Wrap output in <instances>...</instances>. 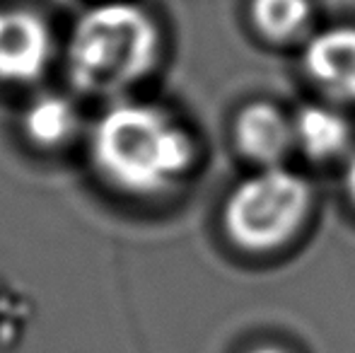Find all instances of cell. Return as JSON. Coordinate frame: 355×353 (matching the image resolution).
<instances>
[{
  "label": "cell",
  "mask_w": 355,
  "mask_h": 353,
  "mask_svg": "<svg viewBox=\"0 0 355 353\" xmlns=\"http://www.w3.org/2000/svg\"><path fill=\"white\" fill-rule=\"evenodd\" d=\"M83 146L99 184L141 203L179 191L201 157L193 128L172 107L138 92L102 102Z\"/></svg>",
  "instance_id": "6da1fadb"
},
{
  "label": "cell",
  "mask_w": 355,
  "mask_h": 353,
  "mask_svg": "<svg viewBox=\"0 0 355 353\" xmlns=\"http://www.w3.org/2000/svg\"><path fill=\"white\" fill-rule=\"evenodd\" d=\"M162 58V34L138 3L112 0L78 17L63 44L73 89L99 102L136 94Z\"/></svg>",
  "instance_id": "7a4b0ae2"
},
{
  "label": "cell",
  "mask_w": 355,
  "mask_h": 353,
  "mask_svg": "<svg viewBox=\"0 0 355 353\" xmlns=\"http://www.w3.org/2000/svg\"><path fill=\"white\" fill-rule=\"evenodd\" d=\"M314 206L312 184L278 167H257L223 203V230L234 247L254 255L281 250L304 227Z\"/></svg>",
  "instance_id": "3957f363"
},
{
  "label": "cell",
  "mask_w": 355,
  "mask_h": 353,
  "mask_svg": "<svg viewBox=\"0 0 355 353\" xmlns=\"http://www.w3.org/2000/svg\"><path fill=\"white\" fill-rule=\"evenodd\" d=\"M51 24L29 8H0V85L34 87L56 63Z\"/></svg>",
  "instance_id": "277c9868"
},
{
  "label": "cell",
  "mask_w": 355,
  "mask_h": 353,
  "mask_svg": "<svg viewBox=\"0 0 355 353\" xmlns=\"http://www.w3.org/2000/svg\"><path fill=\"white\" fill-rule=\"evenodd\" d=\"M89 119L66 92L44 89L27 99L19 112V133L39 153H66L85 143Z\"/></svg>",
  "instance_id": "5b68a950"
},
{
  "label": "cell",
  "mask_w": 355,
  "mask_h": 353,
  "mask_svg": "<svg viewBox=\"0 0 355 353\" xmlns=\"http://www.w3.org/2000/svg\"><path fill=\"white\" fill-rule=\"evenodd\" d=\"M234 148L257 167L285 165L295 148L293 117L268 99L244 104L232 123Z\"/></svg>",
  "instance_id": "8992f818"
},
{
  "label": "cell",
  "mask_w": 355,
  "mask_h": 353,
  "mask_svg": "<svg viewBox=\"0 0 355 353\" xmlns=\"http://www.w3.org/2000/svg\"><path fill=\"white\" fill-rule=\"evenodd\" d=\"M302 68L324 92L355 102V24L314 34L302 51Z\"/></svg>",
  "instance_id": "52a82bcc"
},
{
  "label": "cell",
  "mask_w": 355,
  "mask_h": 353,
  "mask_svg": "<svg viewBox=\"0 0 355 353\" xmlns=\"http://www.w3.org/2000/svg\"><path fill=\"white\" fill-rule=\"evenodd\" d=\"M295 148L314 162L343 155L351 146V123L336 109L324 104H304L293 114Z\"/></svg>",
  "instance_id": "ba28073f"
},
{
  "label": "cell",
  "mask_w": 355,
  "mask_h": 353,
  "mask_svg": "<svg viewBox=\"0 0 355 353\" xmlns=\"http://www.w3.org/2000/svg\"><path fill=\"white\" fill-rule=\"evenodd\" d=\"M312 17L309 0H252V19L271 42L295 39Z\"/></svg>",
  "instance_id": "9c48e42d"
},
{
  "label": "cell",
  "mask_w": 355,
  "mask_h": 353,
  "mask_svg": "<svg viewBox=\"0 0 355 353\" xmlns=\"http://www.w3.org/2000/svg\"><path fill=\"white\" fill-rule=\"evenodd\" d=\"M346 193L355 206V155L351 157V162H348V167H346Z\"/></svg>",
  "instance_id": "30bf717a"
},
{
  "label": "cell",
  "mask_w": 355,
  "mask_h": 353,
  "mask_svg": "<svg viewBox=\"0 0 355 353\" xmlns=\"http://www.w3.org/2000/svg\"><path fill=\"white\" fill-rule=\"evenodd\" d=\"M247 353H288L285 349H281V346H271V344H261V346H254L252 351Z\"/></svg>",
  "instance_id": "8fae6325"
}]
</instances>
